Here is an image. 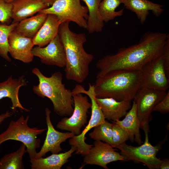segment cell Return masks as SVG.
<instances>
[{
	"instance_id": "cell-9",
	"label": "cell",
	"mask_w": 169,
	"mask_h": 169,
	"mask_svg": "<svg viewBox=\"0 0 169 169\" xmlns=\"http://www.w3.org/2000/svg\"><path fill=\"white\" fill-rule=\"evenodd\" d=\"M72 95L74 102L73 112L69 117L62 118L58 123L56 127L77 136L81 133L82 128L87 123V113L91 107V104L89 102L87 95H84L81 93Z\"/></svg>"
},
{
	"instance_id": "cell-11",
	"label": "cell",
	"mask_w": 169,
	"mask_h": 169,
	"mask_svg": "<svg viewBox=\"0 0 169 169\" xmlns=\"http://www.w3.org/2000/svg\"><path fill=\"white\" fill-rule=\"evenodd\" d=\"M140 71L141 87L167 90L169 78L165 71L162 54L146 64Z\"/></svg>"
},
{
	"instance_id": "cell-15",
	"label": "cell",
	"mask_w": 169,
	"mask_h": 169,
	"mask_svg": "<svg viewBox=\"0 0 169 169\" xmlns=\"http://www.w3.org/2000/svg\"><path fill=\"white\" fill-rule=\"evenodd\" d=\"M8 43L9 53L13 58L25 63L33 61L32 50L34 45L32 38L24 36L14 30L9 35Z\"/></svg>"
},
{
	"instance_id": "cell-3",
	"label": "cell",
	"mask_w": 169,
	"mask_h": 169,
	"mask_svg": "<svg viewBox=\"0 0 169 169\" xmlns=\"http://www.w3.org/2000/svg\"><path fill=\"white\" fill-rule=\"evenodd\" d=\"M96 97L131 101L141 87L140 70H117L96 78Z\"/></svg>"
},
{
	"instance_id": "cell-24",
	"label": "cell",
	"mask_w": 169,
	"mask_h": 169,
	"mask_svg": "<svg viewBox=\"0 0 169 169\" xmlns=\"http://www.w3.org/2000/svg\"><path fill=\"white\" fill-rule=\"evenodd\" d=\"M86 5L88 17L86 29L90 33L102 32L104 22L99 13V8L102 0H82Z\"/></svg>"
},
{
	"instance_id": "cell-25",
	"label": "cell",
	"mask_w": 169,
	"mask_h": 169,
	"mask_svg": "<svg viewBox=\"0 0 169 169\" xmlns=\"http://www.w3.org/2000/svg\"><path fill=\"white\" fill-rule=\"evenodd\" d=\"M27 153L25 146L22 143L16 151L4 156L0 160V169H23V157Z\"/></svg>"
},
{
	"instance_id": "cell-7",
	"label": "cell",
	"mask_w": 169,
	"mask_h": 169,
	"mask_svg": "<svg viewBox=\"0 0 169 169\" xmlns=\"http://www.w3.org/2000/svg\"><path fill=\"white\" fill-rule=\"evenodd\" d=\"M38 13L54 14L61 23L73 22L81 28H86L88 10L86 6L81 4L80 0H57Z\"/></svg>"
},
{
	"instance_id": "cell-17",
	"label": "cell",
	"mask_w": 169,
	"mask_h": 169,
	"mask_svg": "<svg viewBox=\"0 0 169 169\" xmlns=\"http://www.w3.org/2000/svg\"><path fill=\"white\" fill-rule=\"evenodd\" d=\"M27 84L24 75L16 79H13L11 75L6 81L0 82V100L4 98L10 99L12 103L11 108L13 112L17 108L26 112L29 111L22 106L18 97L20 88Z\"/></svg>"
},
{
	"instance_id": "cell-5",
	"label": "cell",
	"mask_w": 169,
	"mask_h": 169,
	"mask_svg": "<svg viewBox=\"0 0 169 169\" xmlns=\"http://www.w3.org/2000/svg\"><path fill=\"white\" fill-rule=\"evenodd\" d=\"M29 119L28 115L25 118L22 115L16 120H11L7 129L0 134V146L8 140L21 142L25 146L30 160H32L35 157L37 149L40 146L41 140L37 136L46 129L30 127L28 125Z\"/></svg>"
},
{
	"instance_id": "cell-2",
	"label": "cell",
	"mask_w": 169,
	"mask_h": 169,
	"mask_svg": "<svg viewBox=\"0 0 169 169\" xmlns=\"http://www.w3.org/2000/svg\"><path fill=\"white\" fill-rule=\"evenodd\" d=\"M69 23H61L58 32L66 56L64 71L67 80L81 83L88 76L89 65L94 56L86 52L84 48V44L86 41L85 34L71 31Z\"/></svg>"
},
{
	"instance_id": "cell-33",
	"label": "cell",
	"mask_w": 169,
	"mask_h": 169,
	"mask_svg": "<svg viewBox=\"0 0 169 169\" xmlns=\"http://www.w3.org/2000/svg\"><path fill=\"white\" fill-rule=\"evenodd\" d=\"M14 114L13 111H10L8 110L5 112L0 114V125L5 121V120L11 117Z\"/></svg>"
},
{
	"instance_id": "cell-22",
	"label": "cell",
	"mask_w": 169,
	"mask_h": 169,
	"mask_svg": "<svg viewBox=\"0 0 169 169\" xmlns=\"http://www.w3.org/2000/svg\"><path fill=\"white\" fill-rule=\"evenodd\" d=\"M125 116L122 120L113 122L119 125L128 133L131 141H135L138 144L141 145L140 123L137 116L136 104L134 101L132 106Z\"/></svg>"
},
{
	"instance_id": "cell-35",
	"label": "cell",
	"mask_w": 169,
	"mask_h": 169,
	"mask_svg": "<svg viewBox=\"0 0 169 169\" xmlns=\"http://www.w3.org/2000/svg\"><path fill=\"white\" fill-rule=\"evenodd\" d=\"M49 6H51L57 0H41Z\"/></svg>"
},
{
	"instance_id": "cell-21",
	"label": "cell",
	"mask_w": 169,
	"mask_h": 169,
	"mask_svg": "<svg viewBox=\"0 0 169 169\" xmlns=\"http://www.w3.org/2000/svg\"><path fill=\"white\" fill-rule=\"evenodd\" d=\"M76 151L73 146L68 151L64 153H52L45 157H41L30 160L32 169H60L68 161L72 154Z\"/></svg>"
},
{
	"instance_id": "cell-18",
	"label": "cell",
	"mask_w": 169,
	"mask_h": 169,
	"mask_svg": "<svg viewBox=\"0 0 169 169\" xmlns=\"http://www.w3.org/2000/svg\"><path fill=\"white\" fill-rule=\"evenodd\" d=\"M11 3L13 23H18L49 7L41 0H15Z\"/></svg>"
},
{
	"instance_id": "cell-10",
	"label": "cell",
	"mask_w": 169,
	"mask_h": 169,
	"mask_svg": "<svg viewBox=\"0 0 169 169\" xmlns=\"http://www.w3.org/2000/svg\"><path fill=\"white\" fill-rule=\"evenodd\" d=\"M166 91L141 87L133 100L136 105L140 128L150 132L149 122L154 107L164 97Z\"/></svg>"
},
{
	"instance_id": "cell-26",
	"label": "cell",
	"mask_w": 169,
	"mask_h": 169,
	"mask_svg": "<svg viewBox=\"0 0 169 169\" xmlns=\"http://www.w3.org/2000/svg\"><path fill=\"white\" fill-rule=\"evenodd\" d=\"M122 3V0H102L100 3L99 11L104 22H107L115 18L122 16L124 9L116 11V9Z\"/></svg>"
},
{
	"instance_id": "cell-31",
	"label": "cell",
	"mask_w": 169,
	"mask_h": 169,
	"mask_svg": "<svg viewBox=\"0 0 169 169\" xmlns=\"http://www.w3.org/2000/svg\"><path fill=\"white\" fill-rule=\"evenodd\" d=\"M157 111L162 114L169 112V92L168 91L163 99L153 108L152 112Z\"/></svg>"
},
{
	"instance_id": "cell-16",
	"label": "cell",
	"mask_w": 169,
	"mask_h": 169,
	"mask_svg": "<svg viewBox=\"0 0 169 169\" xmlns=\"http://www.w3.org/2000/svg\"><path fill=\"white\" fill-rule=\"evenodd\" d=\"M105 119L115 121L125 116L130 109L131 101H118L111 98L96 97Z\"/></svg>"
},
{
	"instance_id": "cell-23",
	"label": "cell",
	"mask_w": 169,
	"mask_h": 169,
	"mask_svg": "<svg viewBox=\"0 0 169 169\" xmlns=\"http://www.w3.org/2000/svg\"><path fill=\"white\" fill-rule=\"evenodd\" d=\"M47 15V14L38 13L24 19L18 23L15 30L24 36L33 38L44 23Z\"/></svg>"
},
{
	"instance_id": "cell-34",
	"label": "cell",
	"mask_w": 169,
	"mask_h": 169,
	"mask_svg": "<svg viewBox=\"0 0 169 169\" xmlns=\"http://www.w3.org/2000/svg\"><path fill=\"white\" fill-rule=\"evenodd\" d=\"M160 168L161 169H168L169 168V160L168 159L165 158L161 160Z\"/></svg>"
},
{
	"instance_id": "cell-14",
	"label": "cell",
	"mask_w": 169,
	"mask_h": 169,
	"mask_svg": "<svg viewBox=\"0 0 169 169\" xmlns=\"http://www.w3.org/2000/svg\"><path fill=\"white\" fill-rule=\"evenodd\" d=\"M51 113L50 109L46 108L45 119L47 126L46 137L40 150L37 152L34 159L43 157L49 151L54 154L59 153L62 151L61 144L75 136L73 133L69 131L62 132L56 130L51 121Z\"/></svg>"
},
{
	"instance_id": "cell-4",
	"label": "cell",
	"mask_w": 169,
	"mask_h": 169,
	"mask_svg": "<svg viewBox=\"0 0 169 169\" xmlns=\"http://www.w3.org/2000/svg\"><path fill=\"white\" fill-rule=\"evenodd\" d=\"M32 73L38 78V84L34 86V93L40 97H47L53 103L54 110L61 116L69 117L74 109V102L72 91L67 89L63 83V74L56 72L50 77L43 74L37 68Z\"/></svg>"
},
{
	"instance_id": "cell-8",
	"label": "cell",
	"mask_w": 169,
	"mask_h": 169,
	"mask_svg": "<svg viewBox=\"0 0 169 169\" xmlns=\"http://www.w3.org/2000/svg\"><path fill=\"white\" fill-rule=\"evenodd\" d=\"M144 132L145 140L142 145L134 146L125 142L116 148L120 150V154L124 156L125 161L130 160L142 163L150 169H160L161 160L158 158L156 155L161 149L163 142L156 146H153L149 141V132L147 131Z\"/></svg>"
},
{
	"instance_id": "cell-1",
	"label": "cell",
	"mask_w": 169,
	"mask_h": 169,
	"mask_svg": "<svg viewBox=\"0 0 169 169\" xmlns=\"http://www.w3.org/2000/svg\"><path fill=\"white\" fill-rule=\"evenodd\" d=\"M169 36L166 33L147 32L138 43L103 57L95 64L99 70L96 78L113 70H140L147 63L162 54Z\"/></svg>"
},
{
	"instance_id": "cell-30",
	"label": "cell",
	"mask_w": 169,
	"mask_h": 169,
	"mask_svg": "<svg viewBox=\"0 0 169 169\" xmlns=\"http://www.w3.org/2000/svg\"><path fill=\"white\" fill-rule=\"evenodd\" d=\"M11 3H7L0 0V22L2 23L8 24L11 18Z\"/></svg>"
},
{
	"instance_id": "cell-13",
	"label": "cell",
	"mask_w": 169,
	"mask_h": 169,
	"mask_svg": "<svg viewBox=\"0 0 169 169\" xmlns=\"http://www.w3.org/2000/svg\"><path fill=\"white\" fill-rule=\"evenodd\" d=\"M32 53L34 56L38 57L43 64L64 67L66 56L63 44L57 35L45 47L37 46L33 48Z\"/></svg>"
},
{
	"instance_id": "cell-29",
	"label": "cell",
	"mask_w": 169,
	"mask_h": 169,
	"mask_svg": "<svg viewBox=\"0 0 169 169\" xmlns=\"http://www.w3.org/2000/svg\"><path fill=\"white\" fill-rule=\"evenodd\" d=\"M112 126V145L113 148L125 142L129 139L128 133L117 124L113 122Z\"/></svg>"
},
{
	"instance_id": "cell-28",
	"label": "cell",
	"mask_w": 169,
	"mask_h": 169,
	"mask_svg": "<svg viewBox=\"0 0 169 169\" xmlns=\"http://www.w3.org/2000/svg\"><path fill=\"white\" fill-rule=\"evenodd\" d=\"M112 123L105 120V122L94 127L89 136L95 141H102L112 146Z\"/></svg>"
},
{
	"instance_id": "cell-6",
	"label": "cell",
	"mask_w": 169,
	"mask_h": 169,
	"mask_svg": "<svg viewBox=\"0 0 169 169\" xmlns=\"http://www.w3.org/2000/svg\"><path fill=\"white\" fill-rule=\"evenodd\" d=\"M73 90L74 94L81 93L86 95L89 97L91 101V115L88 124L79 135L74 136L69 140V144L71 146L76 149V153L79 154L84 156L88 153L93 145L85 142L86 134L92 128L105 122V119L96 102L94 84L89 83V89L86 90L82 85L77 84Z\"/></svg>"
},
{
	"instance_id": "cell-32",
	"label": "cell",
	"mask_w": 169,
	"mask_h": 169,
	"mask_svg": "<svg viewBox=\"0 0 169 169\" xmlns=\"http://www.w3.org/2000/svg\"><path fill=\"white\" fill-rule=\"evenodd\" d=\"M162 55L165 71L167 77L169 78V36L165 44Z\"/></svg>"
},
{
	"instance_id": "cell-12",
	"label": "cell",
	"mask_w": 169,
	"mask_h": 169,
	"mask_svg": "<svg viewBox=\"0 0 169 169\" xmlns=\"http://www.w3.org/2000/svg\"><path fill=\"white\" fill-rule=\"evenodd\" d=\"M110 145L100 141H95L88 153L84 156L85 164L97 165L105 169L108 164L118 161H125L124 156L115 151Z\"/></svg>"
},
{
	"instance_id": "cell-27",
	"label": "cell",
	"mask_w": 169,
	"mask_h": 169,
	"mask_svg": "<svg viewBox=\"0 0 169 169\" xmlns=\"http://www.w3.org/2000/svg\"><path fill=\"white\" fill-rule=\"evenodd\" d=\"M18 23L0 24V56L8 62H11V60L8 55V38L10 33L15 29Z\"/></svg>"
},
{
	"instance_id": "cell-19",
	"label": "cell",
	"mask_w": 169,
	"mask_h": 169,
	"mask_svg": "<svg viewBox=\"0 0 169 169\" xmlns=\"http://www.w3.org/2000/svg\"><path fill=\"white\" fill-rule=\"evenodd\" d=\"M61 23L56 16L47 14L44 23L32 38L34 45L41 47L47 45L58 35Z\"/></svg>"
},
{
	"instance_id": "cell-20",
	"label": "cell",
	"mask_w": 169,
	"mask_h": 169,
	"mask_svg": "<svg viewBox=\"0 0 169 169\" xmlns=\"http://www.w3.org/2000/svg\"><path fill=\"white\" fill-rule=\"evenodd\" d=\"M122 2L126 8L136 13L142 24L146 21L149 11L157 17L160 16L164 11L162 5L148 0H122Z\"/></svg>"
},
{
	"instance_id": "cell-36",
	"label": "cell",
	"mask_w": 169,
	"mask_h": 169,
	"mask_svg": "<svg viewBox=\"0 0 169 169\" xmlns=\"http://www.w3.org/2000/svg\"><path fill=\"white\" fill-rule=\"evenodd\" d=\"M5 2L8 3H11L15 0H3Z\"/></svg>"
}]
</instances>
